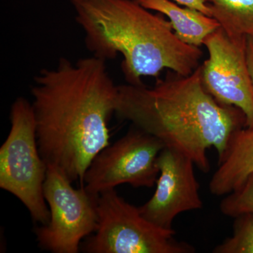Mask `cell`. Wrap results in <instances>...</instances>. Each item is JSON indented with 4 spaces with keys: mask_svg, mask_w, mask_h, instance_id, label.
Wrapping results in <instances>:
<instances>
[{
    "mask_svg": "<svg viewBox=\"0 0 253 253\" xmlns=\"http://www.w3.org/2000/svg\"><path fill=\"white\" fill-rule=\"evenodd\" d=\"M143 7L164 15L176 36L186 44L198 47L220 27L214 18L189 7H181L172 0H136Z\"/></svg>",
    "mask_w": 253,
    "mask_h": 253,
    "instance_id": "obj_11",
    "label": "cell"
},
{
    "mask_svg": "<svg viewBox=\"0 0 253 253\" xmlns=\"http://www.w3.org/2000/svg\"><path fill=\"white\" fill-rule=\"evenodd\" d=\"M246 38H234L221 27L210 34L204 45L208 59L201 65L204 87L219 104L244 113L245 126H253V85L246 60Z\"/></svg>",
    "mask_w": 253,
    "mask_h": 253,
    "instance_id": "obj_8",
    "label": "cell"
},
{
    "mask_svg": "<svg viewBox=\"0 0 253 253\" xmlns=\"http://www.w3.org/2000/svg\"><path fill=\"white\" fill-rule=\"evenodd\" d=\"M10 121L9 135L0 148V187L20 200L33 220L45 225L50 219L43 191L47 165L38 148L32 104L17 98Z\"/></svg>",
    "mask_w": 253,
    "mask_h": 253,
    "instance_id": "obj_4",
    "label": "cell"
},
{
    "mask_svg": "<svg viewBox=\"0 0 253 253\" xmlns=\"http://www.w3.org/2000/svg\"><path fill=\"white\" fill-rule=\"evenodd\" d=\"M212 17L234 38L253 34V0H206Z\"/></svg>",
    "mask_w": 253,
    "mask_h": 253,
    "instance_id": "obj_12",
    "label": "cell"
},
{
    "mask_svg": "<svg viewBox=\"0 0 253 253\" xmlns=\"http://www.w3.org/2000/svg\"><path fill=\"white\" fill-rule=\"evenodd\" d=\"M201 74L200 65L189 76H169L154 87L118 86L115 113L208 172V149L214 147L220 157L231 134L246 126V118L238 108L214 99L204 87Z\"/></svg>",
    "mask_w": 253,
    "mask_h": 253,
    "instance_id": "obj_2",
    "label": "cell"
},
{
    "mask_svg": "<svg viewBox=\"0 0 253 253\" xmlns=\"http://www.w3.org/2000/svg\"><path fill=\"white\" fill-rule=\"evenodd\" d=\"M93 56L107 61L121 54L128 84H143L164 69L187 76L200 66L203 51L181 41L161 14L136 0H68Z\"/></svg>",
    "mask_w": 253,
    "mask_h": 253,
    "instance_id": "obj_3",
    "label": "cell"
},
{
    "mask_svg": "<svg viewBox=\"0 0 253 253\" xmlns=\"http://www.w3.org/2000/svg\"><path fill=\"white\" fill-rule=\"evenodd\" d=\"M176 4L197 10L203 14L212 17L211 10L206 0H172Z\"/></svg>",
    "mask_w": 253,
    "mask_h": 253,
    "instance_id": "obj_15",
    "label": "cell"
},
{
    "mask_svg": "<svg viewBox=\"0 0 253 253\" xmlns=\"http://www.w3.org/2000/svg\"><path fill=\"white\" fill-rule=\"evenodd\" d=\"M234 218L232 236L216 246L212 253H253V213Z\"/></svg>",
    "mask_w": 253,
    "mask_h": 253,
    "instance_id": "obj_13",
    "label": "cell"
},
{
    "mask_svg": "<svg viewBox=\"0 0 253 253\" xmlns=\"http://www.w3.org/2000/svg\"><path fill=\"white\" fill-rule=\"evenodd\" d=\"M72 181L59 168L47 165L43 191L49 205L50 219L36 229L42 249L54 253H78L81 241L97 229L99 196Z\"/></svg>",
    "mask_w": 253,
    "mask_h": 253,
    "instance_id": "obj_6",
    "label": "cell"
},
{
    "mask_svg": "<svg viewBox=\"0 0 253 253\" xmlns=\"http://www.w3.org/2000/svg\"><path fill=\"white\" fill-rule=\"evenodd\" d=\"M106 62L93 55L76 62L61 58L38 73L31 89L42 158L81 186L93 160L110 144L118 86Z\"/></svg>",
    "mask_w": 253,
    "mask_h": 253,
    "instance_id": "obj_1",
    "label": "cell"
},
{
    "mask_svg": "<svg viewBox=\"0 0 253 253\" xmlns=\"http://www.w3.org/2000/svg\"><path fill=\"white\" fill-rule=\"evenodd\" d=\"M246 52L248 67L253 85V34L249 35L246 38Z\"/></svg>",
    "mask_w": 253,
    "mask_h": 253,
    "instance_id": "obj_16",
    "label": "cell"
},
{
    "mask_svg": "<svg viewBox=\"0 0 253 253\" xmlns=\"http://www.w3.org/2000/svg\"><path fill=\"white\" fill-rule=\"evenodd\" d=\"M253 174V126L234 131L225 151L218 158V168L210 181L214 196H225L239 189Z\"/></svg>",
    "mask_w": 253,
    "mask_h": 253,
    "instance_id": "obj_10",
    "label": "cell"
},
{
    "mask_svg": "<svg viewBox=\"0 0 253 253\" xmlns=\"http://www.w3.org/2000/svg\"><path fill=\"white\" fill-rule=\"evenodd\" d=\"M98 226L94 235L81 244L87 253H193L195 249L167 230L145 219L115 189L99 195Z\"/></svg>",
    "mask_w": 253,
    "mask_h": 253,
    "instance_id": "obj_5",
    "label": "cell"
},
{
    "mask_svg": "<svg viewBox=\"0 0 253 253\" xmlns=\"http://www.w3.org/2000/svg\"><path fill=\"white\" fill-rule=\"evenodd\" d=\"M164 148L162 141L134 126L95 157L86 171L84 187L96 196L123 184L153 187L159 175L158 156Z\"/></svg>",
    "mask_w": 253,
    "mask_h": 253,
    "instance_id": "obj_7",
    "label": "cell"
},
{
    "mask_svg": "<svg viewBox=\"0 0 253 253\" xmlns=\"http://www.w3.org/2000/svg\"><path fill=\"white\" fill-rule=\"evenodd\" d=\"M194 166L192 160L181 153L166 147L163 149L158 158L159 175L156 191L139 207L145 219L158 227L174 230L176 216L203 208Z\"/></svg>",
    "mask_w": 253,
    "mask_h": 253,
    "instance_id": "obj_9",
    "label": "cell"
},
{
    "mask_svg": "<svg viewBox=\"0 0 253 253\" xmlns=\"http://www.w3.org/2000/svg\"><path fill=\"white\" fill-rule=\"evenodd\" d=\"M219 208L223 214L231 217L253 213V174L239 189L226 195Z\"/></svg>",
    "mask_w": 253,
    "mask_h": 253,
    "instance_id": "obj_14",
    "label": "cell"
}]
</instances>
